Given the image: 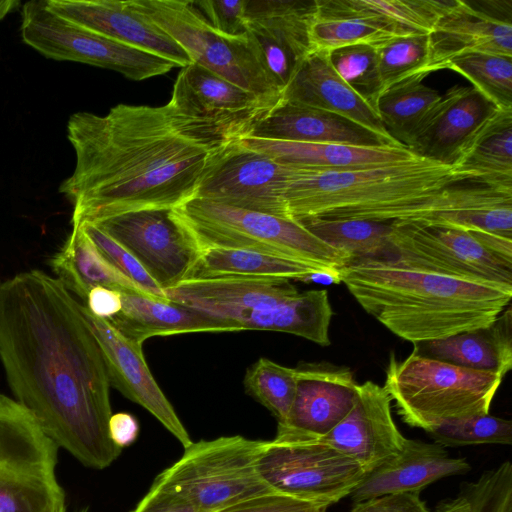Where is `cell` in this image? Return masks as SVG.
Returning <instances> with one entry per match:
<instances>
[{"mask_svg":"<svg viewBox=\"0 0 512 512\" xmlns=\"http://www.w3.org/2000/svg\"><path fill=\"white\" fill-rule=\"evenodd\" d=\"M0 359L16 401L58 447L93 469L119 457L102 352L59 278L34 269L0 282Z\"/></svg>","mask_w":512,"mask_h":512,"instance_id":"obj_1","label":"cell"},{"mask_svg":"<svg viewBox=\"0 0 512 512\" xmlns=\"http://www.w3.org/2000/svg\"><path fill=\"white\" fill-rule=\"evenodd\" d=\"M240 137L169 102L118 104L106 115L72 114L67 138L76 164L59 187L73 204L72 224L182 205L195 197L215 156Z\"/></svg>","mask_w":512,"mask_h":512,"instance_id":"obj_2","label":"cell"},{"mask_svg":"<svg viewBox=\"0 0 512 512\" xmlns=\"http://www.w3.org/2000/svg\"><path fill=\"white\" fill-rule=\"evenodd\" d=\"M339 282L368 314L413 344L488 327L512 298V285L452 275L392 255L348 263Z\"/></svg>","mask_w":512,"mask_h":512,"instance_id":"obj_3","label":"cell"},{"mask_svg":"<svg viewBox=\"0 0 512 512\" xmlns=\"http://www.w3.org/2000/svg\"><path fill=\"white\" fill-rule=\"evenodd\" d=\"M465 181L475 182L456 165L418 156L370 169L307 171L289 185L285 198L294 220L418 222L450 208Z\"/></svg>","mask_w":512,"mask_h":512,"instance_id":"obj_4","label":"cell"},{"mask_svg":"<svg viewBox=\"0 0 512 512\" xmlns=\"http://www.w3.org/2000/svg\"><path fill=\"white\" fill-rule=\"evenodd\" d=\"M201 248L244 249L296 260L319 269L339 282L349 258L300 222L271 214L192 198L173 209Z\"/></svg>","mask_w":512,"mask_h":512,"instance_id":"obj_5","label":"cell"},{"mask_svg":"<svg viewBox=\"0 0 512 512\" xmlns=\"http://www.w3.org/2000/svg\"><path fill=\"white\" fill-rule=\"evenodd\" d=\"M503 377L414 353L398 360L392 353L383 388L402 420L427 432L450 420L488 414Z\"/></svg>","mask_w":512,"mask_h":512,"instance_id":"obj_6","label":"cell"},{"mask_svg":"<svg viewBox=\"0 0 512 512\" xmlns=\"http://www.w3.org/2000/svg\"><path fill=\"white\" fill-rule=\"evenodd\" d=\"M182 47L193 63L220 75L261 99L278 105L283 92L268 74L248 34L228 36L216 31L184 0H129Z\"/></svg>","mask_w":512,"mask_h":512,"instance_id":"obj_7","label":"cell"},{"mask_svg":"<svg viewBox=\"0 0 512 512\" xmlns=\"http://www.w3.org/2000/svg\"><path fill=\"white\" fill-rule=\"evenodd\" d=\"M264 441L240 435L192 442L155 479L203 512H216L248 498L273 492L258 471Z\"/></svg>","mask_w":512,"mask_h":512,"instance_id":"obj_8","label":"cell"},{"mask_svg":"<svg viewBox=\"0 0 512 512\" xmlns=\"http://www.w3.org/2000/svg\"><path fill=\"white\" fill-rule=\"evenodd\" d=\"M258 471L273 492L327 507L349 496L366 474L322 440L278 429L274 439L264 441Z\"/></svg>","mask_w":512,"mask_h":512,"instance_id":"obj_9","label":"cell"},{"mask_svg":"<svg viewBox=\"0 0 512 512\" xmlns=\"http://www.w3.org/2000/svg\"><path fill=\"white\" fill-rule=\"evenodd\" d=\"M23 41L46 58L106 68L141 81L163 75L173 62L79 26L52 12L45 0L21 8Z\"/></svg>","mask_w":512,"mask_h":512,"instance_id":"obj_10","label":"cell"},{"mask_svg":"<svg viewBox=\"0 0 512 512\" xmlns=\"http://www.w3.org/2000/svg\"><path fill=\"white\" fill-rule=\"evenodd\" d=\"M393 224L390 255L452 275L512 285V239L415 222Z\"/></svg>","mask_w":512,"mask_h":512,"instance_id":"obj_11","label":"cell"},{"mask_svg":"<svg viewBox=\"0 0 512 512\" xmlns=\"http://www.w3.org/2000/svg\"><path fill=\"white\" fill-rule=\"evenodd\" d=\"M307 171L311 170L282 164L235 139L210 163L194 198L291 218L285 198L287 189Z\"/></svg>","mask_w":512,"mask_h":512,"instance_id":"obj_12","label":"cell"},{"mask_svg":"<svg viewBox=\"0 0 512 512\" xmlns=\"http://www.w3.org/2000/svg\"><path fill=\"white\" fill-rule=\"evenodd\" d=\"M90 223L130 252L163 291L185 281L202 253L172 208L131 211Z\"/></svg>","mask_w":512,"mask_h":512,"instance_id":"obj_13","label":"cell"},{"mask_svg":"<svg viewBox=\"0 0 512 512\" xmlns=\"http://www.w3.org/2000/svg\"><path fill=\"white\" fill-rule=\"evenodd\" d=\"M316 11V0H246L247 34L282 92L313 50Z\"/></svg>","mask_w":512,"mask_h":512,"instance_id":"obj_14","label":"cell"},{"mask_svg":"<svg viewBox=\"0 0 512 512\" xmlns=\"http://www.w3.org/2000/svg\"><path fill=\"white\" fill-rule=\"evenodd\" d=\"M81 311L102 352L110 385L150 412L184 448L189 446L193 441L151 374L142 345L128 340L83 304Z\"/></svg>","mask_w":512,"mask_h":512,"instance_id":"obj_15","label":"cell"},{"mask_svg":"<svg viewBox=\"0 0 512 512\" xmlns=\"http://www.w3.org/2000/svg\"><path fill=\"white\" fill-rule=\"evenodd\" d=\"M386 390L372 382L357 384V396L349 413L319 438L355 460L365 472L395 457L406 438L397 428Z\"/></svg>","mask_w":512,"mask_h":512,"instance_id":"obj_16","label":"cell"},{"mask_svg":"<svg viewBox=\"0 0 512 512\" xmlns=\"http://www.w3.org/2000/svg\"><path fill=\"white\" fill-rule=\"evenodd\" d=\"M169 103L184 115L228 126L241 137L275 107L196 63L181 68Z\"/></svg>","mask_w":512,"mask_h":512,"instance_id":"obj_17","label":"cell"},{"mask_svg":"<svg viewBox=\"0 0 512 512\" xmlns=\"http://www.w3.org/2000/svg\"><path fill=\"white\" fill-rule=\"evenodd\" d=\"M498 110L473 87L455 85L429 110L408 149L419 157L454 165Z\"/></svg>","mask_w":512,"mask_h":512,"instance_id":"obj_18","label":"cell"},{"mask_svg":"<svg viewBox=\"0 0 512 512\" xmlns=\"http://www.w3.org/2000/svg\"><path fill=\"white\" fill-rule=\"evenodd\" d=\"M296 371L294 400L285 423L277 429L298 437L322 438L353 407L358 383L347 367L312 364Z\"/></svg>","mask_w":512,"mask_h":512,"instance_id":"obj_19","label":"cell"},{"mask_svg":"<svg viewBox=\"0 0 512 512\" xmlns=\"http://www.w3.org/2000/svg\"><path fill=\"white\" fill-rule=\"evenodd\" d=\"M55 14L118 42L170 60L177 67L192 62L188 54L152 20L137 12L130 1L45 0Z\"/></svg>","mask_w":512,"mask_h":512,"instance_id":"obj_20","label":"cell"},{"mask_svg":"<svg viewBox=\"0 0 512 512\" xmlns=\"http://www.w3.org/2000/svg\"><path fill=\"white\" fill-rule=\"evenodd\" d=\"M290 281L237 276L188 279L164 292L172 302L239 327L236 320L244 311L265 309L296 295L299 291Z\"/></svg>","mask_w":512,"mask_h":512,"instance_id":"obj_21","label":"cell"},{"mask_svg":"<svg viewBox=\"0 0 512 512\" xmlns=\"http://www.w3.org/2000/svg\"><path fill=\"white\" fill-rule=\"evenodd\" d=\"M282 100L340 115L375 133L388 145L402 146L387 132L377 110L334 70L328 51L313 50L303 60L285 87Z\"/></svg>","mask_w":512,"mask_h":512,"instance_id":"obj_22","label":"cell"},{"mask_svg":"<svg viewBox=\"0 0 512 512\" xmlns=\"http://www.w3.org/2000/svg\"><path fill=\"white\" fill-rule=\"evenodd\" d=\"M467 53L512 57V23L491 15L477 1L456 0L429 33V74Z\"/></svg>","mask_w":512,"mask_h":512,"instance_id":"obj_23","label":"cell"},{"mask_svg":"<svg viewBox=\"0 0 512 512\" xmlns=\"http://www.w3.org/2000/svg\"><path fill=\"white\" fill-rule=\"evenodd\" d=\"M471 466L464 458L450 457L438 443L407 439L393 458L365 474L349 495L354 503L393 493L419 492L444 477L461 475Z\"/></svg>","mask_w":512,"mask_h":512,"instance_id":"obj_24","label":"cell"},{"mask_svg":"<svg viewBox=\"0 0 512 512\" xmlns=\"http://www.w3.org/2000/svg\"><path fill=\"white\" fill-rule=\"evenodd\" d=\"M245 147L274 160L316 172H341L404 163L418 157L404 146L363 147L337 143H305L240 137Z\"/></svg>","mask_w":512,"mask_h":512,"instance_id":"obj_25","label":"cell"},{"mask_svg":"<svg viewBox=\"0 0 512 512\" xmlns=\"http://www.w3.org/2000/svg\"><path fill=\"white\" fill-rule=\"evenodd\" d=\"M243 137L363 147L390 146L375 133L347 118L283 100L254 123Z\"/></svg>","mask_w":512,"mask_h":512,"instance_id":"obj_26","label":"cell"},{"mask_svg":"<svg viewBox=\"0 0 512 512\" xmlns=\"http://www.w3.org/2000/svg\"><path fill=\"white\" fill-rule=\"evenodd\" d=\"M122 308L109 321L128 340L142 345L153 336L238 332L236 324L190 307L138 293H120Z\"/></svg>","mask_w":512,"mask_h":512,"instance_id":"obj_27","label":"cell"},{"mask_svg":"<svg viewBox=\"0 0 512 512\" xmlns=\"http://www.w3.org/2000/svg\"><path fill=\"white\" fill-rule=\"evenodd\" d=\"M412 353L463 368L505 376L512 366L511 307L488 327L413 344Z\"/></svg>","mask_w":512,"mask_h":512,"instance_id":"obj_28","label":"cell"},{"mask_svg":"<svg viewBox=\"0 0 512 512\" xmlns=\"http://www.w3.org/2000/svg\"><path fill=\"white\" fill-rule=\"evenodd\" d=\"M58 448L26 408L0 394V472L55 474Z\"/></svg>","mask_w":512,"mask_h":512,"instance_id":"obj_29","label":"cell"},{"mask_svg":"<svg viewBox=\"0 0 512 512\" xmlns=\"http://www.w3.org/2000/svg\"><path fill=\"white\" fill-rule=\"evenodd\" d=\"M332 316L327 291L309 290L265 309L244 311L236 323L242 330L284 332L329 346Z\"/></svg>","mask_w":512,"mask_h":512,"instance_id":"obj_30","label":"cell"},{"mask_svg":"<svg viewBox=\"0 0 512 512\" xmlns=\"http://www.w3.org/2000/svg\"><path fill=\"white\" fill-rule=\"evenodd\" d=\"M415 223L512 239V189L468 182L451 208L430 214Z\"/></svg>","mask_w":512,"mask_h":512,"instance_id":"obj_31","label":"cell"},{"mask_svg":"<svg viewBox=\"0 0 512 512\" xmlns=\"http://www.w3.org/2000/svg\"><path fill=\"white\" fill-rule=\"evenodd\" d=\"M53 271L67 289L83 302L97 286L119 293H138L148 297L140 287L114 269L99 253L79 225L72 231L61 250L51 259Z\"/></svg>","mask_w":512,"mask_h":512,"instance_id":"obj_32","label":"cell"},{"mask_svg":"<svg viewBox=\"0 0 512 512\" xmlns=\"http://www.w3.org/2000/svg\"><path fill=\"white\" fill-rule=\"evenodd\" d=\"M316 275L324 274L296 260L244 249L207 247L186 280L233 276L305 280Z\"/></svg>","mask_w":512,"mask_h":512,"instance_id":"obj_33","label":"cell"},{"mask_svg":"<svg viewBox=\"0 0 512 512\" xmlns=\"http://www.w3.org/2000/svg\"><path fill=\"white\" fill-rule=\"evenodd\" d=\"M454 165L477 183L512 189V110H498Z\"/></svg>","mask_w":512,"mask_h":512,"instance_id":"obj_34","label":"cell"},{"mask_svg":"<svg viewBox=\"0 0 512 512\" xmlns=\"http://www.w3.org/2000/svg\"><path fill=\"white\" fill-rule=\"evenodd\" d=\"M412 77L384 90L377 101L378 115L390 136L408 148L421 122L441 95Z\"/></svg>","mask_w":512,"mask_h":512,"instance_id":"obj_35","label":"cell"},{"mask_svg":"<svg viewBox=\"0 0 512 512\" xmlns=\"http://www.w3.org/2000/svg\"><path fill=\"white\" fill-rule=\"evenodd\" d=\"M336 10L375 18L400 35L429 34L456 0H324Z\"/></svg>","mask_w":512,"mask_h":512,"instance_id":"obj_36","label":"cell"},{"mask_svg":"<svg viewBox=\"0 0 512 512\" xmlns=\"http://www.w3.org/2000/svg\"><path fill=\"white\" fill-rule=\"evenodd\" d=\"M316 4V16L311 27L313 50L330 52L356 44L376 45L402 36L381 20L336 10L324 0H316Z\"/></svg>","mask_w":512,"mask_h":512,"instance_id":"obj_37","label":"cell"},{"mask_svg":"<svg viewBox=\"0 0 512 512\" xmlns=\"http://www.w3.org/2000/svg\"><path fill=\"white\" fill-rule=\"evenodd\" d=\"M296 221L327 244L342 251L350 262L390 256L393 222L316 218Z\"/></svg>","mask_w":512,"mask_h":512,"instance_id":"obj_38","label":"cell"},{"mask_svg":"<svg viewBox=\"0 0 512 512\" xmlns=\"http://www.w3.org/2000/svg\"><path fill=\"white\" fill-rule=\"evenodd\" d=\"M0 512H66L65 494L55 474L0 472Z\"/></svg>","mask_w":512,"mask_h":512,"instance_id":"obj_39","label":"cell"},{"mask_svg":"<svg viewBox=\"0 0 512 512\" xmlns=\"http://www.w3.org/2000/svg\"><path fill=\"white\" fill-rule=\"evenodd\" d=\"M445 69L469 80L499 110H512V57L467 53L449 60Z\"/></svg>","mask_w":512,"mask_h":512,"instance_id":"obj_40","label":"cell"},{"mask_svg":"<svg viewBox=\"0 0 512 512\" xmlns=\"http://www.w3.org/2000/svg\"><path fill=\"white\" fill-rule=\"evenodd\" d=\"M374 46L382 92L403 80L429 75V34L395 36Z\"/></svg>","mask_w":512,"mask_h":512,"instance_id":"obj_41","label":"cell"},{"mask_svg":"<svg viewBox=\"0 0 512 512\" xmlns=\"http://www.w3.org/2000/svg\"><path fill=\"white\" fill-rule=\"evenodd\" d=\"M296 369L270 359H258L246 372L244 388L277 419L285 423L296 392Z\"/></svg>","mask_w":512,"mask_h":512,"instance_id":"obj_42","label":"cell"},{"mask_svg":"<svg viewBox=\"0 0 512 512\" xmlns=\"http://www.w3.org/2000/svg\"><path fill=\"white\" fill-rule=\"evenodd\" d=\"M427 433L443 447L512 443V422L489 413L450 420Z\"/></svg>","mask_w":512,"mask_h":512,"instance_id":"obj_43","label":"cell"},{"mask_svg":"<svg viewBox=\"0 0 512 512\" xmlns=\"http://www.w3.org/2000/svg\"><path fill=\"white\" fill-rule=\"evenodd\" d=\"M338 75L376 110L382 93L375 46L356 44L329 52Z\"/></svg>","mask_w":512,"mask_h":512,"instance_id":"obj_44","label":"cell"},{"mask_svg":"<svg viewBox=\"0 0 512 512\" xmlns=\"http://www.w3.org/2000/svg\"><path fill=\"white\" fill-rule=\"evenodd\" d=\"M72 225H79L103 258L146 294L156 299L169 300L135 257L109 235L90 222Z\"/></svg>","mask_w":512,"mask_h":512,"instance_id":"obj_45","label":"cell"},{"mask_svg":"<svg viewBox=\"0 0 512 512\" xmlns=\"http://www.w3.org/2000/svg\"><path fill=\"white\" fill-rule=\"evenodd\" d=\"M192 3L216 31L228 36L247 33L246 0H202Z\"/></svg>","mask_w":512,"mask_h":512,"instance_id":"obj_46","label":"cell"},{"mask_svg":"<svg viewBox=\"0 0 512 512\" xmlns=\"http://www.w3.org/2000/svg\"><path fill=\"white\" fill-rule=\"evenodd\" d=\"M327 508L325 505L271 492L248 498L216 512H320Z\"/></svg>","mask_w":512,"mask_h":512,"instance_id":"obj_47","label":"cell"},{"mask_svg":"<svg viewBox=\"0 0 512 512\" xmlns=\"http://www.w3.org/2000/svg\"><path fill=\"white\" fill-rule=\"evenodd\" d=\"M131 512H203L181 494L155 479Z\"/></svg>","mask_w":512,"mask_h":512,"instance_id":"obj_48","label":"cell"},{"mask_svg":"<svg viewBox=\"0 0 512 512\" xmlns=\"http://www.w3.org/2000/svg\"><path fill=\"white\" fill-rule=\"evenodd\" d=\"M350 512H431L419 492L393 493L357 503Z\"/></svg>","mask_w":512,"mask_h":512,"instance_id":"obj_49","label":"cell"},{"mask_svg":"<svg viewBox=\"0 0 512 512\" xmlns=\"http://www.w3.org/2000/svg\"><path fill=\"white\" fill-rule=\"evenodd\" d=\"M83 305L94 316L109 320L122 308L121 295L115 290L97 286L89 291Z\"/></svg>","mask_w":512,"mask_h":512,"instance_id":"obj_50","label":"cell"},{"mask_svg":"<svg viewBox=\"0 0 512 512\" xmlns=\"http://www.w3.org/2000/svg\"><path fill=\"white\" fill-rule=\"evenodd\" d=\"M139 423L130 413L112 414L108 423V432L112 442L123 449L135 442L139 435Z\"/></svg>","mask_w":512,"mask_h":512,"instance_id":"obj_51","label":"cell"},{"mask_svg":"<svg viewBox=\"0 0 512 512\" xmlns=\"http://www.w3.org/2000/svg\"><path fill=\"white\" fill-rule=\"evenodd\" d=\"M434 512H477L473 499L466 487L458 497L441 502Z\"/></svg>","mask_w":512,"mask_h":512,"instance_id":"obj_52","label":"cell"},{"mask_svg":"<svg viewBox=\"0 0 512 512\" xmlns=\"http://www.w3.org/2000/svg\"><path fill=\"white\" fill-rule=\"evenodd\" d=\"M19 0H0V21L8 14L20 8Z\"/></svg>","mask_w":512,"mask_h":512,"instance_id":"obj_53","label":"cell"},{"mask_svg":"<svg viewBox=\"0 0 512 512\" xmlns=\"http://www.w3.org/2000/svg\"><path fill=\"white\" fill-rule=\"evenodd\" d=\"M81 512H87V510H82Z\"/></svg>","mask_w":512,"mask_h":512,"instance_id":"obj_54","label":"cell"},{"mask_svg":"<svg viewBox=\"0 0 512 512\" xmlns=\"http://www.w3.org/2000/svg\"><path fill=\"white\" fill-rule=\"evenodd\" d=\"M320 512H326V511H320Z\"/></svg>","mask_w":512,"mask_h":512,"instance_id":"obj_55","label":"cell"}]
</instances>
